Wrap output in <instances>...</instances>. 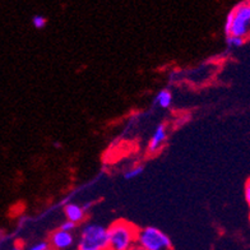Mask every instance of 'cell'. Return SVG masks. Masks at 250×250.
Segmentation results:
<instances>
[{
	"label": "cell",
	"mask_w": 250,
	"mask_h": 250,
	"mask_svg": "<svg viewBox=\"0 0 250 250\" xmlns=\"http://www.w3.org/2000/svg\"><path fill=\"white\" fill-rule=\"evenodd\" d=\"M138 229L128 221L119 220L107 227V249L130 250L135 245Z\"/></svg>",
	"instance_id": "1"
},
{
	"label": "cell",
	"mask_w": 250,
	"mask_h": 250,
	"mask_svg": "<svg viewBox=\"0 0 250 250\" xmlns=\"http://www.w3.org/2000/svg\"><path fill=\"white\" fill-rule=\"evenodd\" d=\"M250 31V3L237 4L230 10L225 21V33L226 36L245 37Z\"/></svg>",
	"instance_id": "2"
},
{
	"label": "cell",
	"mask_w": 250,
	"mask_h": 250,
	"mask_svg": "<svg viewBox=\"0 0 250 250\" xmlns=\"http://www.w3.org/2000/svg\"><path fill=\"white\" fill-rule=\"evenodd\" d=\"M78 250L107 249V227L96 222H89L82 227L77 241Z\"/></svg>",
	"instance_id": "3"
},
{
	"label": "cell",
	"mask_w": 250,
	"mask_h": 250,
	"mask_svg": "<svg viewBox=\"0 0 250 250\" xmlns=\"http://www.w3.org/2000/svg\"><path fill=\"white\" fill-rule=\"evenodd\" d=\"M135 245L145 250H172L171 239L155 226L139 229L137 231Z\"/></svg>",
	"instance_id": "4"
},
{
	"label": "cell",
	"mask_w": 250,
	"mask_h": 250,
	"mask_svg": "<svg viewBox=\"0 0 250 250\" xmlns=\"http://www.w3.org/2000/svg\"><path fill=\"white\" fill-rule=\"evenodd\" d=\"M74 235L72 232H65V231L60 230H55L53 234L50 235V248L54 250H65L69 249L74 245Z\"/></svg>",
	"instance_id": "5"
},
{
	"label": "cell",
	"mask_w": 250,
	"mask_h": 250,
	"mask_svg": "<svg viewBox=\"0 0 250 250\" xmlns=\"http://www.w3.org/2000/svg\"><path fill=\"white\" fill-rule=\"evenodd\" d=\"M167 139V128L165 124H158L156 126L155 132L152 134L151 139L148 143V152L149 153H155L158 149L161 148V146Z\"/></svg>",
	"instance_id": "6"
},
{
	"label": "cell",
	"mask_w": 250,
	"mask_h": 250,
	"mask_svg": "<svg viewBox=\"0 0 250 250\" xmlns=\"http://www.w3.org/2000/svg\"><path fill=\"white\" fill-rule=\"evenodd\" d=\"M64 214H65L66 220L70 222H74L76 225L81 224L86 218V211L84 208L81 207L77 203H68L64 207Z\"/></svg>",
	"instance_id": "7"
},
{
	"label": "cell",
	"mask_w": 250,
	"mask_h": 250,
	"mask_svg": "<svg viewBox=\"0 0 250 250\" xmlns=\"http://www.w3.org/2000/svg\"><path fill=\"white\" fill-rule=\"evenodd\" d=\"M155 104L161 109H168L172 104V95L168 89H161L158 91L155 97Z\"/></svg>",
	"instance_id": "8"
},
{
	"label": "cell",
	"mask_w": 250,
	"mask_h": 250,
	"mask_svg": "<svg viewBox=\"0 0 250 250\" xmlns=\"http://www.w3.org/2000/svg\"><path fill=\"white\" fill-rule=\"evenodd\" d=\"M143 171H145V167H143L142 165L133 166V167H130L129 170H126V171H125L124 179L125 180H132V179L138 178L139 175L143 174Z\"/></svg>",
	"instance_id": "9"
},
{
	"label": "cell",
	"mask_w": 250,
	"mask_h": 250,
	"mask_svg": "<svg viewBox=\"0 0 250 250\" xmlns=\"http://www.w3.org/2000/svg\"><path fill=\"white\" fill-rule=\"evenodd\" d=\"M226 42L229 47H241L245 42V39L236 36H226Z\"/></svg>",
	"instance_id": "10"
},
{
	"label": "cell",
	"mask_w": 250,
	"mask_h": 250,
	"mask_svg": "<svg viewBox=\"0 0 250 250\" xmlns=\"http://www.w3.org/2000/svg\"><path fill=\"white\" fill-rule=\"evenodd\" d=\"M32 24L35 28H37V30H42V28H45V26H46V18L43 16H41V14H36V16H33L32 18Z\"/></svg>",
	"instance_id": "11"
},
{
	"label": "cell",
	"mask_w": 250,
	"mask_h": 250,
	"mask_svg": "<svg viewBox=\"0 0 250 250\" xmlns=\"http://www.w3.org/2000/svg\"><path fill=\"white\" fill-rule=\"evenodd\" d=\"M59 229L62 231H65V232H72L73 234V231L77 229V225L74 224V222H70V221L65 220L62 225H60Z\"/></svg>",
	"instance_id": "12"
},
{
	"label": "cell",
	"mask_w": 250,
	"mask_h": 250,
	"mask_svg": "<svg viewBox=\"0 0 250 250\" xmlns=\"http://www.w3.org/2000/svg\"><path fill=\"white\" fill-rule=\"evenodd\" d=\"M49 248H50L49 241L43 240V241H39V243L36 244H32V245H31L27 250H46L49 249Z\"/></svg>",
	"instance_id": "13"
},
{
	"label": "cell",
	"mask_w": 250,
	"mask_h": 250,
	"mask_svg": "<svg viewBox=\"0 0 250 250\" xmlns=\"http://www.w3.org/2000/svg\"><path fill=\"white\" fill-rule=\"evenodd\" d=\"M244 194H245V201H247L248 206L250 208V179L247 181L245 184V190H244Z\"/></svg>",
	"instance_id": "14"
},
{
	"label": "cell",
	"mask_w": 250,
	"mask_h": 250,
	"mask_svg": "<svg viewBox=\"0 0 250 250\" xmlns=\"http://www.w3.org/2000/svg\"><path fill=\"white\" fill-rule=\"evenodd\" d=\"M8 250H23V249H22V245H21V244L16 243L13 247L10 248V249H8Z\"/></svg>",
	"instance_id": "15"
},
{
	"label": "cell",
	"mask_w": 250,
	"mask_h": 250,
	"mask_svg": "<svg viewBox=\"0 0 250 250\" xmlns=\"http://www.w3.org/2000/svg\"><path fill=\"white\" fill-rule=\"evenodd\" d=\"M130 250H145V249H142V248L138 247V245H134V247H133Z\"/></svg>",
	"instance_id": "16"
},
{
	"label": "cell",
	"mask_w": 250,
	"mask_h": 250,
	"mask_svg": "<svg viewBox=\"0 0 250 250\" xmlns=\"http://www.w3.org/2000/svg\"><path fill=\"white\" fill-rule=\"evenodd\" d=\"M46 250H54V249H51V248H49V249H46Z\"/></svg>",
	"instance_id": "17"
}]
</instances>
